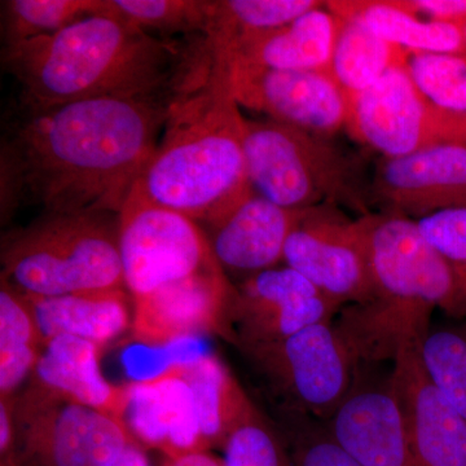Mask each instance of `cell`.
I'll list each match as a JSON object with an SVG mask.
<instances>
[{
    "mask_svg": "<svg viewBox=\"0 0 466 466\" xmlns=\"http://www.w3.org/2000/svg\"><path fill=\"white\" fill-rule=\"evenodd\" d=\"M171 99L17 108L2 142V216L20 204L45 213L118 216L157 148Z\"/></svg>",
    "mask_w": 466,
    "mask_h": 466,
    "instance_id": "6da1fadb",
    "label": "cell"
},
{
    "mask_svg": "<svg viewBox=\"0 0 466 466\" xmlns=\"http://www.w3.org/2000/svg\"><path fill=\"white\" fill-rule=\"evenodd\" d=\"M150 35L106 9L51 35L3 47V67L20 88L17 108L39 110L103 99L174 96L201 54Z\"/></svg>",
    "mask_w": 466,
    "mask_h": 466,
    "instance_id": "7a4b0ae2",
    "label": "cell"
},
{
    "mask_svg": "<svg viewBox=\"0 0 466 466\" xmlns=\"http://www.w3.org/2000/svg\"><path fill=\"white\" fill-rule=\"evenodd\" d=\"M245 126L228 66L208 55L170 101L164 134L139 179L144 192L202 227L227 216L254 193Z\"/></svg>",
    "mask_w": 466,
    "mask_h": 466,
    "instance_id": "3957f363",
    "label": "cell"
},
{
    "mask_svg": "<svg viewBox=\"0 0 466 466\" xmlns=\"http://www.w3.org/2000/svg\"><path fill=\"white\" fill-rule=\"evenodd\" d=\"M2 278L27 297L126 289L118 216L45 213L2 245Z\"/></svg>",
    "mask_w": 466,
    "mask_h": 466,
    "instance_id": "277c9868",
    "label": "cell"
},
{
    "mask_svg": "<svg viewBox=\"0 0 466 466\" xmlns=\"http://www.w3.org/2000/svg\"><path fill=\"white\" fill-rule=\"evenodd\" d=\"M245 161L254 192L279 207L308 210L345 205L370 214L357 161L327 137L272 121H247Z\"/></svg>",
    "mask_w": 466,
    "mask_h": 466,
    "instance_id": "5b68a950",
    "label": "cell"
},
{
    "mask_svg": "<svg viewBox=\"0 0 466 466\" xmlns=\"http://www.w3.org/2000/svg\"><path fill=\"white\" fill-rule=\"evenodd\" d=\"M118 244L133 300L222 268L200 223L150 200L139 180L118 214Z\"/></svg>",
    "mask_w": 466,
    "mask_h": 466,
    "instance_id": "8992f818",
    "label": "cell"
},
{
    "mask_svg": "<svg viewBox=\"0 0 466 466\" xmlns=\"http://www.w3.org/2000/svg\"><path fill=\"white\" fill-rule=\"evenodd\" d=\"M240 350L290 415L328 421L358 379L357 360L334 321Z\"/></svg>",
    "mask_w": 466,
    "mask_h": 466,
    "instance_id": "52a82bcc",
    "label": "cell"
},
{
    "mask_svg": "<svg viewBox=\"0 0 466 466\" xmlns=\"http://www.w3.org/2000/svg\"><path fill=\"white\" fill-rule=\"evenodd\" d=\"M15 419L14 456L0 466H110L137 443L116 417L25 388L15 397Z\"/></svg>",
    "mask_w": 466,
    "mask_h": 466,
    "instance_id": "ba28073f",
    "label": "cell"
},
{
    "mask_svg": "<svg viewBox=\"0 0 466 466\" xmlns=\"http://www.w3.org/2000/svg\"><path fill=\"white\" fill-rule=\"evenodd\" d=\"M361 219L380 296L466 319V272L426 242L415 219L386 211Z\"/></svg>",
    "mask_w": 466,
    "mask_h": 466,
    "instance_id": "9c48e42d",
    "label": "cell"
},
{
    "mask_svg": "<svg viewBox=\"0 0 466 466\" xmlns=\"http://www.w3.org/2000/svg\"><path fill=\"white\" fill-rule=\"evenodd\" d=\"M348 101L346 127L385 158L404 157L441 144L466 146V115L434 106L417 88L407 66L394 67Z\"/></svg>",
    "mask_w": 466,
    "mask_h": 466,
    "instance_id": "30bf717a",
    "label": "cell"
},
{
    "mask_svg": "<svg viewBox=\"0 0 466 466\" xmlns=\"http://www.w3.org/2000/svg\"><path fill=\"white\" fill-rule=\"evenodd\" d=\"M283 263L342 308L380 297L363 219H350L334 205L306 211L288 238Z\"/></svg>",
    "mask_w": 466,
    "mask_h": 466,
    "instance_id": "8fae6325",
    "label": "cell"
},
{
    "mask_svg": "<svg viewBox=\"0 0 466 466\" xmlns=\"http://www.w3.org/2000/svg\"><path fill=\"white\" fill-rule=\"evenodd\" d=\"M235 287L232 329L238 349L281 341L312 325L332 323L343 309L285 265Z\"/></svg>",
    "mask_w": 466,
    "mask_h": 466,
    "instance_id": "7c38bea8",
    "label": "cell"
},
{
    "mask_svg": "<svg viewBox=\"0 0 466 466\" xmlns=\"http://www.w3.org/2000/svg\"><path fill=\"white\" fill-rule=\"evenodd\" d=\"M223 61L238 106L325 137L348 124V97L330 73L274 70Z\"/></svg>",
    "mask_w": 466,
    "mask_h": 466,
    "instance_id": "4fadbf2b",
    "label": "cell"
},
{
    "mask_svg": "<svg viewBox=\"0 0 466 466\" xmlns=\"http://www.w3.org/2000/svg\"><path fill=\"white\" fill-rule=\"evenodd\" d=\"M235 293L228 276L218 268L134 299V339L149 348H165L198 336H219L235 345Z\"/></svg>",
    "mask_w": 466,
    "mask_h": 466,
    "instance_id": "5bb4252c",
    "label": "cell"
},
{
    "mask_svg": "<svg viewBox=\"0 0 466 466\" xmlns=\"http://www.w3.org/2000/svg\"><path fill=\"white\" fill-rule=\"evenodd\" d=\"M370 198L386 213L419 218L466 208V146L441 144L398 158H385L376 168Z\"/></svg>",
    "mask_w": 466,
    "mask_h": 466,
    "instance_id": "9a60e30c",
    "label": "cell"
},
{
    "mask_svg": "<svg viewBox=\"0 0 466 466\" xmlns=\"http://www.w3.org/2000/svg\"><path fill=\"white\" fill-rule=\"evenodd\" d=\"M420 339L404 345L390 372L415 465L466 466V419L426 375Z\"/></svg>",
    "mask_w": 466,
    "mask_h": 466,
    "instance_id": "2e32d148",
    "label": "cell"
},
{
    "mask_svg": "<svg viewBox=\"0 0 466 466\" xmlns=\"http://www.w3.org/2000/svg\"><path fill=\"white\" fill-rule=\"evenodd\" d=\"M325 425L360 466H416L390 375L381 381L357 379Z\"/></svg>",
    "mask_w": 466,
    "mask_h": 466,
    "instance_id": "e0dca14e",
    "label": "cell"
},
{
    "mask_svg": "<svg viewBox=\"0 0 466 466\" xmlns=\"http://www.w3.org/2000/svg\"><path fill=\"white\" fill-rule=\"evenodd\" d=\"M126 386L128 403L124 421L143 449L157 450L164 456L210 450L191 388L177 363Z\"/></svg>",
    "mask_w": 466,
    "mask_h": 466,
    "instance_id": "ac0fdd59",
    "label": "cell"
},
{
    "mask_svg": "<svg viewBox=\"0 0 466 466\" xmlns=\"http://www.w3.org/2000/svg\"><path fill=\"white\" fill-rule=\"evenodd\" d=\"M308 210L279 207L254 192L227 216L202 228L226 275L244 281L284 262L288 238Z\"/></svg>",
    "mask_w": 466,
    "mask_h": 466,
    "instance_id": "d6986e66",
    "label": "cell"
},
{
    "mask_svg": "<svg viewBox=\"0 0 466 466\" xmlns=\"http://www.w3.org/2000/svg\"><path fill=\"white\" fill-rule=\"evenodd\" d=\"M101 350L76 337L51 339L43 348L25 389L51 400L94 408L124 421L127 386H116L103 375Z\"/></svg>",
    "mask_w": 466,
    "mask_h": 466,
    "instance_id": "ffe728a7",
    "label": "cell"
},
{
    "mask_svg": "<svg viewBox=\"0 0 466 466\" xmlns=\"http://www.w3.org/2000/svg\"><path fill=\"white\" fill-rule=\"evenodd\" d=\"M339 26L341 20L324 2L285 26L211 54L228 63L266 69L329 73Z\"/></svg>",
    "mask_w": 466,
    "mask_h": 466,
    "instance_id": "44dd1931",
    "label": "cell"
},
{
    "mask_svg": "<svg viewBox=\"0 0 466 466\" xmlns=\"http://www.w3.org/2000/svg\"><path fill=\"white\" fill-rule=\"evenodd\" d=\"M128 296L126 289H113L46 299L24 297L32 309L43 346L56 337L69 336L104 348L133 324Z\"/></svg>",
    "mask_w": 466,
    "mask_h": 466,
    "instance_id": "7402d4cb",
    "label": "cell"
},
{
    "mask_svg": "<svg viewBox=\"0 0 466 466\" xmlns=\"http://www.w3.org/2000/svg\"><path fill=\"white\" fill-rule=\"evenodd\" d=\"M433 309L416 303L380 296L363 305L345 306L334 323L358 366L394 363L407 342L420 339L431 327Z\"/></svg>",
    "mask_w": 466,
    "mask_h": 466,
    "instance_id": "603a6c76",
    "label": "cell"
},
{
    "mask_svg": "<svg viewBox=\"0 0 466 466\" xmlns=\"http://www.w3.org/2000/svg\"><path fill=\"white\" fill-rule=\"evenodd\" d=\"M325 5L337 17L364 24L383 41L408 54L466 52L465 25L422 20L398 7L394 0H332Z\"/></svg>",
    "mask_w": 466,
    "mask_h": 466,
    "instance_id": "cb8c5ba5",
    "label": "cell"
},
{
    "mask_svg": "<svg viewBox=\"0 0 466 466\" xmlns=\"http://www.w3.org/2000/svg\"><path fill=\"white\" fill-rule=\"evenodd\" d=\"M177 364L191 388L208 449H222L253 400L216 355L200 354Z\"/></svg>",
    "mask_w": 466,
    "mask_h": 466,
    "instance_id": "d4e9b609",
    "label": "cell"
},
{
    "mask_svg": "<svg viewBox=\"0 0 466 466\" xmlns=\"http://www.w3.org/2000/svg\"><path fill=\"white\" fill-rule=\"evenodd\" d=\"M339 20L329 73L348 100L372 87L394 67L407 66V51L383 41L359 21Z\"/></svg>",
    "mask_w": 466,
    "mask_h": 466,
    "instance_id": "484cf974",
    "label": "cell"
},
{
    "mask_svg": "<svg viewBox=\"0 0 466 466\" xmlns=\"http://www.w3.org/2000/svg\"><path fill=\"white\" fill-rule=\"evenodd\" d=\"M323 5L317 0H213L204 39L208 50L222 54L238 43L285 26Z\"/></svg>",
    "mask_w": 466,
    "mask_h": 466,
    "instance_id": "4316f807",
    "label": "cell"
},
{
    "mask_svg": "<svg viewBox=\"0 0 466 466\" xmlns=\"http://www.w3.org/2000/svg\"><path fill=\"white\" fill-rule=\"evenodd\" d=\"M25 297L2 278L0 288V398L16 397L43 351Z\"/></svg>",
    "mask_w": 466,
    "mask_h": 466,
    "instance_id": "83f0119b",
    "label": "cell"
},
{
    "mask_svg": "<svg viewBox=\"0 0 466 466\" xmlns=\"http://www.w3.org/2000/svg\"><path fill=\"white\" fill-rule=\"evenodd\" d=\"M106 9V0H7L2 2L5 47L51 35Z\"/></svg>",
    "mask_w": 466,
    "mask_h": 466,
    "instance_id": "f1b7e54d",
    "label": "cell"
},
{
    "mask_svg": "<svg viewBox=\"0 0 466 466\" xmlns=\"http://www.w3.org/2000/svg\"><path fill=\"white\" fill-rule=\"evenodd\" d=\"M419 357L438 391L466 419V324L429 328Z\"/></svg>",
    "mask_w": 466,
    "mask_h": 466,
    "instance_id": "f546056e",
    "label": "cell"
},
{
    "mask_svg": "<svg viewBox=\"0 0 466 466\" xmlns=\"http://www.w3.org/2000/svg\"><path fill=\"white\" fill-rule=\"evenodd\" d=\"M109 11L150 34L205 36L213 0H108Z\"/></svg>",
    "mask_w": 466,
    "mask_h": 466,
    "instance_id": "4dcf8cb0",
    "label": "cell"
},
{
    "mask_svg": "<svg viewBox=\"0 0 466 466\" xmlns=\"http://www.w3.org/2000/svg\"><path fill=\"white\" fill-rule=\"evenodd\" d=\"M220 451L225 466H294L284 435L254 403Z\"/></svg>",
    "mask_w": 466,
    "mask_h": 466,
    "instance_id": "1f68e13d",
    "label": "cell"
},
{
    "mask_svg": "<svg viewBox=\"0 0 466 466\" xmlns=\"http://www.w3.org/2000/svg\"><path fill=\"white\" fill-rule=\"evenodd\" d=\"M407 66L417 88L434 106L466 115V52L410 54Z\"/></svg>",
    "mask_w": 466,
    "mask_h": 466,
    "instance_id": "d6a6232c",
    "label": "cell"
},
{
    "mask_svg": "<svg viewBox=\"0 0 466 466\" xmlns=\"http://www.w3.org/2000/svg\"><path fill=\"white\" fill-rule=\"evenodd\" d=\"M283 434L294 466H360L330 435L324 421L290 415Z\"/></svg>",
    "mask_w": 466,
    "mask_h": 466,
    "instance_id": "836d02e7",
    "label": "cell"
},
{
    "mask_svg": "<svg viewBox=\"0 0 466 466\" xmlns=\"http://www.w3.org/2000/svg\"><path fill=\"white\" fill-rule=\"evenodd\" d=\"M415 222L431 248L466 272V208H446Z\"/></svg>",
    "mask_w": 466,
    "mask_h": 466,
    "instance_id": "e575fe53",
    "label": "cell"
},
{
    "mask_svg": "<svg viewBox=\"0 0 466 466\" xmlns=\"http://www.w3.org/2000/svg\"><path fill=\"white\" fill-rule=\"evenodd\" d=\"M398 7L441 23L466 24V0H394Z\"/></svg>",
    "mask_w": 466,
    "mask_h": 466,
    "instance_id": "d590c367",
    "label": "cell"
},
{
    "mask_svg": "<svg viewBox=\"0 0 466 466\" xmlns=\"http://www.w3.org/2000/svg\"><path fill=\"white\" fill-rule=\"evenodd\" d=\"M16 440L15 397L0 398V464H7L14 456Z\"/></svg>",
    "mask_w": 466,
    "mask_h": 466,
    "instance_id": "8d00e7d4",
    "label": "cell"
},
{
    "mask_svg": "<svg viewBox=\"0 0 466 466\" xmlns=\"http://www.w3.org/2000/svg\"><path fill=\"white\" fill-rule=\"evenodd\" d=\"M161 466H225L222 458L210 450L193 451L177 456H164Z\"/></svg>",
    "mask_w": 466,
    "mask_h": 466,
    "instance_id": "74e56055",
    "label": "cell"
},
{
    "mask_svg": "<svg viewBox=\"0 0 466 466\" xmlns=\"http://www.w3.org/2000/svg\"><path fill=\"white\" fill-rule=\"evenodd\" d=\"M110 466H152L147 450L140 444H130Z\"/></svg>",
    "mask_w": 466,
    "mask_h": 466,
    "instance_id": "f35d334b",
    "label": "cell"
},
{
    "mask_svg": "<svg viewBox=\"0 0 466 466\" xmlns=\"http://www.w3.org/2000/svg\"><path fill=\"white\" fill-rule=\"evenodd\" d=\"M464 33H465V41H466V24H465V26H464Z\"/></svg>",
    "mask_w": 466,
    "mask_h": 466,
    "instance_id": "ab89813d",
    "label": "cell"
}]
</instances>
